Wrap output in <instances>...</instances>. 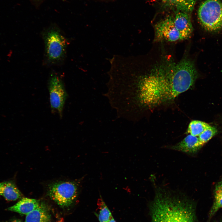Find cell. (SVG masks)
<instances>
[{"instance_id":"cell-1","label":"cell","mask_w":222,"mask_h":222,"mask_svg":"<svg viewBox=\"0 0 222 222\" xmlns=\"http://www.w3.org/2000/svg\"><path fill=\"white\" fill-rule=\"evenodd\" d=\"M147 71L138 62L131 67L129 86L135 103L151 108L173 100L189 89L197 78L193 62L184 58L179 62L165 58Z\"/></svg>"},{"instance_id":"cell-2","label":"cell","mask_w":222,"mask_h":222,"mask_svg":"<svg viewBox=\"0 0 222 222\" xmlns=\"http://www.w3.org/2000/svg\"><path fill=\"white\" fill-rule=\"evenodd\" d=\"M150 210L152 222H196L192 202L162 190L156 192Z\"/></svg>"},{"instance_id":"cell-3","label":"cell","mask_w":222,"mask_h":222,"mask_svg":"<svg viewBox=\"0 0 222 222\" xmlns=\"http://www.w3.org/2000/svg\"><path fill=\"white\" fill-rule=\"evenodd\" d=\"M42 37L44 44V62L48 66L61 64L65 59L67 41L60 29L55 26L44 31Z\"/></svg>"},{"instance_id":"cell-4","label":"cell","mask_w":222,"mask_h":222,"mask_svg":"<svg viewBox=\"0 0 222 222\" xmlns=\"http://www.w3.org/2000/svg\"><path fill=\"white\" fill-rule=\"evenodd\" d=\"M198 17L202 27L210 32L222 30V2L220 0H206L200 5Z\"/></svg>"},{"instance_id":"cell-5","label":"cell","mask_w":222,"mask_h":222,"mask_svg":"<svg viewBox=\"0 0 222 222\" xmlns=\"http://www.w3.org/2000/svg\"><path fill=\"white\" fill-rule=\"evenodd\" d=\"M48 192L50 198L58 204L63 207H68L76 199L78 187L74 183L59 182L50 185Z\"/></svg>"},{"instance_id":"cell-6","label":"cell","mask_w":222,"mask_h":222,"mask_svg":"<svg viewBox=\"0 0 222 222\" xmlns=\"http://www.w3.org/2000/svg\"><path fill=\"white\" fill-rule=\"evenodd\" d=\"M48 86L52 110L57 112L61 117L67 97L64 83L59 76L53 74L50 78Z\"/></svg>"},{"instance_id":"cell-7","label":"cell","mask_w":222,"mask_h":222,"mask_svg":"<svg viewBox=\"0 0 222 222\" xmlns=\"http://www.w3.org/2000/svg\"><path fill=\"white\" fill-rule=\"evenodd\" d=\"M154 41L174 42L183 40L175 27L174 17L171 16H168L157 23L154 25Z\"/></svg>"},{"instance_id":"cell-8","label":"cell","mask_w":222,"mask_h":222,"mask_svg":"<svg viewBox=\"0 0 222 222\" xmlns=\"http://www.w3.org/2000/svg\"><path fill=\"white\" fill-rule=\"evenodd\" d=\"M174 22L176 29L180 33L183 40L191 36L193 27L189 13L176 11Z\"/></svg>"},{"instance_id":"cell-9","label":"cell","mask_w":222,"mask_h":222,"mask_svg":"<svg viewBox=\"0 0 222 222\" xmlns=\"http://www.w3.org/2000/svg\"><path fill=\"white\" fill-rule=\"evenodd\" d=\"M204 145L196 136L189 134L182 140L171 148L175 150L189 154L197 152Z\"/></svg>"},{"instance_id":"cell-10","label":"cell","mask_w":222,"mask_h":222,"mask_svg":"<svg viewBox=\"0 0 222 222\" xmlns=\"http://www.w3.org/2000/svg\"><path fill=\"white\" fill-rule=\"evenodd\" d=\"M40 203L37 199L24 198L14 205L8 208L7 210L27 215L38 207Z\"/></svg>"},{"instance_id":"cell-11","label":"cell","mask_w":222,"mask_h":222,"mask_svg":"<svg viewBox=\"0 0 222 222\" xmlns=\"http://www.w3.org/2000/svg\"><path fill=\"white\" fill-rule=\"evenodd\" d=\"M51 217L46 206L41 203L36 208L26 215L25 222H51Z\"/></svg>"},{"instance_id":"cell-12","label":"cell","mask_w":222,"mask_h":222,"mask_svg":"<svg viewBox=\"0 0 222 222\" xmlns=\"http://www.w3.org/2000/svg\"><path fill=\"white\" fill-rule=\"evenodd\" d=\"M0 194L8 201L16 200L21 198L23 196L14 183L12 181L0 183Z\"/></svg>"},{"instance_id":"cell-13","label":"cell","mask_w":222,"mask_h":222,"mask_svg":"<svg viewBox=\"0 0 222 222\" xmlns=\"http://www.w3.org/2000/svg\"><path fill=\"white\" fill-rule=\"evenodd\" d=\"M197 0H163L165 5L179 11L189 13L193 10Z\"/></svg>"},{"instance_id":"cell-14","label":"cell","mask_w":222,"mask_h":222,"mask_svg":"<svg viewBox=\"0 0 222 222\" xmlns=\"http://www.w3.org/2000/svg\"><path fill=\"white\" fill-rule=\"evenodd\" d=\"M214 193V200L209 212L210 217L222 208V180L216 184Z\"/></svg>"},{"instance_id":"cell-15","label":"cell","mask_w":222,"mask_h":222,"mask_svg":"<svg viewBox=\"0 0 222 222\" xmlns=\"http://www.w3.org/2000/svg\"><path fill=\"white\" fill-rule=\"evenodd\" d=\"M210 125L205 122L199 120H193L189 123L187 133L195 136H199Z\"/></svg>"},{"instance_id":"cell-16","label":"cell","mask_w":222,"mask_h":222,"mask_svg":"<svg viewBox=\"0 0 222 222\" xmlns=\"http://www.w3.org/2000/svg\"><path fill=\"white\" fill-rule=\"evenodd\" d=\"M99 211L98 217L99 222H107L113 216L111 212L101 198L98 200Z\"/></svg>"},{"instance_id":"cell-17","label":"cell","mask_w":222,"mask_h":222,"mask_svg":"<svg viewBox=\"0 0 222 222\" xmlns=\"http://www.w3.org/2000/svg\"><path fill=\"white\" fill-rule=\"evenodd\" d=\"M216 128L210 125L204 130L198 137L202 143L204 145L217 133Z\"/></svg>"},{"instance_id":"cell-18","label":"cell","mask_w":222,"mask_h":222,"mask_svg":"<svg viewBox=\"0 0 222 222\" xmlns=\"http://www.w3.org/2000/svg\"><path fill=\"white\" fill-rule=\"evenodd\" d=\"M107 222H116V221L112 216Z\"/></svg>"},{"instance_id":"cell-19","label":"cell","mask_w":222,"mask_h":222,"mask_svg":"<svg viewBox=\"0 0 222 222\" xmlns=\"http://www.w3.org/2000/svg\"><path fill=\"white\" fill-rule=\"evenodd\" d=\"M8 222H22L20 220H14L8 221Z\"/></svg>"},{"instance_id":"cell-20","label":"cell","mask_w":222,"mask_h":222,"mask_svg":"<svg viewBox=\"0 0 222 222\" xmlns=\"http://www.w3.org/2000/svg\"><path fill=\"white\" fill-rule=\"evenodd\" d=\"M56 222H64V221L62 218H61L58 220Z\"/></svg>"},{"instance_id":"cell-21","label":"cell","mask_w":222,"mask_h":222,"mask_svg":"<svg viewBox=\"0 0 222 222\" xmlns=\"http://www.w3.org/2000/svg\"><path fill=\"white\" fill-rule=\"evenodd\" d=\"M220 222H222V221H220Z\"/></svg>"},{"instance_id":"cell-22","label":"cell","mask_w":222,"mask_h":222,"mask_svg":"<svg viewBox=\"0 0 222 222\" xmlns=\"http://www.w3.org/2000/svg\"></svg>"}]
</instances>
